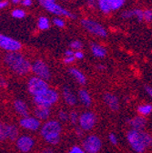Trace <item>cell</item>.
<instances>
[{"mask_svg": "<svg viewBox=\"0 0 152 153\" xmlns=\"http://www.w3.org/2000/svg\"><path fill=\"white\" fill-rule=\"evenodd\" d=\"M127 140L136 153H144L152 147V136L144 130L129 129L127 132Z\"/></svg>", "mask_w": 152, "mask_h": 153, "instance_id": "obj_1", "label": "cell"}, {"mask_svg": "<svg viewBox=\"0 0 152 153\" xmlns=\"http://www.w3.org/2000/svg\"><path fill=\"white\" fill-rule=\"evenodd\" d=\"M4 60L7 67L17 75H27L32 68V64L18 52H8L5 56Z\"/></svg>", "mask_w": 152, "mask_h": 153, "instance_id": "obj_2", "label": "cell"}, {"mask_svg": "<svg viewBox=\"0 0 152 153\" xmlns=\"http://www.w3.org/2000/svg\"><path fill=\"white\" fill-rule=\"evenodd\" d=\"M62 126L56 120H47L40 128V134L43 139L50 145H58L60 141Z\"/></svg>", "mask_w": 152, "mask_h": 153, "instance_id": "obj_3", "label": "cell"}, {"mask_svg": "<svg viewBox=\"0 0 152 153\" xmlns=\"http://www.w3.org/2000/svg\"><path fill=\"white\" fill-rule=\"evenodd\" d=\"M59 100V94L56 89L48 88L43 94L34 97L33 100L36 107H44V108H51L55 105Z\"/></svg>", "mask_w": 152, "mask_h": 153, "instance_id": "obj_4", "label": "cell"}, {"mask_svg": "<svg viewBox=\"0 0 152 153\" xmlns=\"http://www.w3.org/2000/svg\"><path fill=\"white\" fill-rule=\"evenodd\" d=\"M48 88L49 86L47 84V81L40 78H37L36 76L30 78L27 82V90L33 97H36V96L43 94Z\"/></svg>", "mask_w": 152, "mask_h": 153, "instance_id": "obj_5", "label": "cell"}, {"mask_svg": "<svg viewBox=\"0 0 152 153\" xmlns=\"http://www.w3.org/2000/svg\"><path fill=\"white\" fill-rule=\"evenodd\" d=\"M102 140L95 134L87 136L82 141V148L86 153H99L102 149Z\"/></svg>", "mask_w": 152, "mask_h": 153, "instance_id": "obj_6", "label": "cell"}, {"mask_svg": "<svg viewBox=\"0 0 152 153\" xmlns=\"http://www.w3.org/2000/svg\"><path fill=\"white\" fill-rule=\"evenodd\" d=\"M41 6H43L47 11L55 14L56 16H65L70 18H75V16L67 11V9L63 8L61 6L56 3V0H39Z\"/></svg>", "mask_w": 152, "mask_h": 153, "instance_id": "obj_7", "label": "cell"}, {"mask_svg": "<svg viewBox=\"0 0 152 153\" xmlns=\"http://www.w3.org/2000/svg\"><path fill=\"white\" fill-rule=\"evenodd\" d=\"M98 121L97 115L92 111H85L79 115V127L84 131H90L96 126Z\"/></svg>", "mask_w": 152, "mask_h": 153, "instance_id": "obj_8", "label": "cell"}, {"mask_svg": "<svg viewBox=\"0 0 152 153\" xmlns=\"http://www.w3.org/2000/svg\"><path fill=\"white\" fill-rule=\"evenodd\" d=\"M31 71L35 74L36 76L46 81H48L51 79L50 69H49L48 66L47 65V63L44 62L43 60H40V59L36 60L32 64Z\"/></svg>", "mask_w": 152, "mask_h": 153, "instance_id": "obj_9", "label": "cell"}, {"mask_svg": "<svg viewBox=\"0 0 152 153\" xmlns=\"http://www.w3.org/2000/svg\"><path fill=\"white\" fill-rule=\"evenodd\" d=\"M81 24H82L83 27L92 35H95L99 37L107 36V31L104 28V27L101 26L100 24H99L98 22L92 20V19L84 18V19H82Z\"/></svg>", "mask_w": 152, "mask_h": 153, "instance_id": "obj_10", "label": "cell"}, {"mask_svg": "<svg viewBox=\"0 0 152 153\" xmlns=\"http://www.w3.org/2000/svg\"><path fill=\"white\" fill-rule=\"evenodd\" d=\"M0 48L8 52H17L22 48L19 41L0 33Z\"/></svg>", "mask_w": 152, "mask_h": 153, "instance_id": "obj_11", "label": "cell"}, {"mask_svg": "<svg viewBox=\"0 0 152 153\" xmlns=\"http://www.w3.org/2000/svg\"><path fill=\"white\" fill-rule=\"evenodd\" d=\"M34 145H35L34 140L27 135L20 136L16 140V147L23 153H27L31 151V149L34 148Z\"/></svg>", "mask_w": 152, "mask_h": 153, "instance_id": "obj_12", "label": "cell"}, {"mask_svg": "<svg viewBox=\"0 0 152 153\" xmlns=\"http://www.w3.org/2000/svg\"><path fill=\"white\" fill-rule=\"evenodd\" d=\"M19 124L22 128L31 130V131H36L39 128H41V122L39 119L36 117H26L22 118L19 121Z\"/></svg>", "mask_w": 152, "mask_h": 153, "instance_id": "obj_13", "label": "cell"}, {"mask_svg": "<svg viewBox=\"0 0 152 153\" xmlns=\"http://www.w3.org/2000/svg\"><path fill=\"white\" fill-rule=\"evenodd\" d=\"M104 101L106 103V105L114 112H116L119 109V98L116 95H114L112 93H105L104 95Z\"/></svg>", "mask_w": 152, "mask_h": 153, "instance_id": "obj_14", "label": "cell"}, {"mask_svg": "<svg viewBox=\"0 0 152 153\" xmlns=\"http://www.w3.org/2000/svg\"><path fill=\"white\" fill-rule=\"evenodd\" d=\"M127 122L131 129L136 130H143L147 126V120L145 119V117L142 116H136L134 118L128 120Z\"/></svg>", "mask_w": 152, "mask_h": 153, "instance_id": "obj_15", "label": "cell"}, {"mask_svg": "<svg viewBox=\"0 0 152 153\" xmlns=\"http://www.w3.org/2000/svg\"><path fill=\"white\" fill-rule=\"evenodd\" d=\"M62 96L63 99L65 100V102L70 106V107H74L77 105L78 103V98L76 97V95L73 93V91L68 88V87H64L62 89Z\"/></svg>", "mask_w": 152, "mask_h": 153, "instance_id": "obj_16", "label": "cell"}, {"mask_svg": "<svg viewBox=\"0 0 152 153\" xmlns=\"http://www.w3.org/2000/svg\"><path fill=\"white\" fill-rule=\"evenodd\" d=\"M68 73L73 76L74 79L77 81L79 85H82V86L86 85L87 78L82 71H80L79 69L76 68H71L68 69Z\"/></svg>", "mask_w": 152, "mask_h": 153, "instance_id": "obj_17", "label": "cell"}, {"mask_svg": "<svg viewBox=\"0 0 152 153\" xmlns=\"http://www.w3.org/2000/svg\"><path fill=\"white\" fill-rule=\"evenodd\" d=\"M14 108L16 109V111L22 116L23 118L26 117H29V111H28V108L27 106V104L21 100H16L14 102Z\"/></svg>", "mask_w": 152, "mask_h": 153, "instance_id": "obj_18", "label": "cell"}, {"mask_svg": "<svg viewBox=\"0 0 152 153\" xmlns=\"http://www.w3.org/2000/svg\"><path fill=\"white\" fill-rule=\"evenodd\" d=\"M34 115L36 119L39 120H47L51 115V111L49 108L44 107H36L34 109Z\"/></svg>", "mask_w": 152, "mask_h": 153, "instance_id": "obj_19", "label": "cell"}, {"mask_svg": "<svg viewBox=\"0 0 152 153\" xmlns=\"http://www.w3.org/2000/svg\"><path fill=\"white\" fill-rule=\"evenodd\" d=\"M79 102L86 108H89L92 104V99L89 92L87 89H80L78 93Z\"/></svg>", "mask_w": 152, "mask_h": 153, "instance_id": "obj_20", "label": "cell"}, {"mask_svg": "<svg viewBox=\"0 0 152 153\" xmlns=\"http://www.w3.org/2000/svg\"><path fill=\"white\" fill-rule=\"evenodd\" d=\"M90 49L92 54L96 57H98V59H103V57L107 56V49L98 44L92 43L90 45Z\"/></svg>", "mask_w": 152, "mask_h": 153, "instance_id": "obj_21", "label": "cell"}, {"mask_svg": "<svg viewBox=\"0 0 152 153\" xmlns=\"http://www.w3.org/2000/svg\"><path fill=\"white\" fill-rule=\"evenodd\" d=\"M7 139L11 140H16L18 138V129L15 125H8L7 124Z\"/></svg>", "mask_w": 152, "mask_h": 153, "instance_id": "obj_22", "label": "cell"}, {"mask_svg": "<svg viewBox=\"0 0 152 153\" xmlns=\"http://www.w3.org/2000/svg\"><path fill=\"white\" fill-rule=\"evenodd\" d=\"M138 113L142 117H147L152 113V105L151 104H141L137 108Z\"/></svg>", "mask_w": 152, "mask_h": 153, "instance_id": "obj_23", "label": "cell"}, {"mask_svg": "<svg viewBox=\"0 0 152 153\" xmlns=\"http://www.w3.org/2000/svg\"><path fill=\"white\" fill-rule=\"evenodd\" d=\"M98 3H99V7L100 10L103 13L108 14L110 11H112L111 0H98Z\"/></svg>", "mask_w": 152, "mask_h": 153, "instance_id": "obj_24", "label": "cell"}, {"mask_svg": "<svg viewBox=\"0 0 152 153\" xmlns=\"http://www.w3.org/2000/svg\"><path fill=\"white\" fill-rule=\"evenodd\" d=\"M37 26H39V28L41 30H47L49 28V21L47 17L41 16L39 19V22H37Z\"/></svg>", "mask_w": 152, "mask_h": 153, "instance_id": "obj_25", "label": "cell"}, {"mask_svg": "<svg viewBox=\"0 0 152 153\" xmlns=\"http://www.w3.org/2000/svg\"><path fill=\"white\" fill-rule=\"evenodd\" d=\"M7 139V124L0 121V141H4Z\"/></svg>", "mask_w": 152, "mask_h": 153, "instance_id": "obj_26", "label": "cell"}, {"mask_svg": "<svg viewBox=\"0 0 152 153\" xmlns=\"http://www.w3.org/2000/svg\"><path fill=\"white\" fill-rule=\"evenodd\" d=\"M79 115L77 112L72 111L69 113V121L72 125L79 124Z\"/></svg>", "mask_w": 152, "mask_h": 153, "instance_id": "obj_27", "label": "cell"}, {"mask_svg": "<svg viewBox=\"0 0 152 153\" xmlns=\"http://www.w3.org/2000/svg\"><path fill=\"white\" fill-rule=\"evenodd\" d=\"M126 0H111V8L112 10H118L125 4Z\"/></svg>", "mask_w": 152, "mask_h": 153, "instance_id": "obj_28", "label": "cell"}, {"mask_svg": "<svg viewBox=\"0 0 152 153\" xmlns=\"http://www.w3.org/2000/svg\"><path fill=\"white\" fill-rule=\"evenodd\" d=\"M83 45H82V42L79 41V40H74L70 43V48L71 49L73 50H77V51H79L81 50Z\"/></svg>", "mask_w": 152, "mask_h": 153, "instance_id": "obj_29", "label": "cell"}, {"mask_svg": "<svg viewBox=\"0 0 152 153\" xmlns=\"http://www.w3.org/2000/svg\"><path fill=\"white\" fill-rule=\"evenodd\" d=\"M58 117H59V120L62 122H66V121L69 120V114L67 112H66L65 110H60L59 112Z\"/></svg>", "mask_w": 152, "mask_h": 153, "instance_id": "obj_30", "label": "cell"}, {"mask_svg": "<svg viewBox=\"0 0 152 153\" xmlns=\"http://www.w3.org/2000/svg\"><path fill=\"white\" fill-rule=\"evenodd\" d=\"M12 16L16 18H23L26 16V14H25V11L22 9H15L12 12Z\"/></svg>", "mask_w": 152, "mask_h": 153, "instance_id": "obj_31", "label": "cell"}, {"mask_svg": "<svg viewBox=\"0 0 152 153\" xmlns=\"http://www.w3.org/2000/svg\"><path fill=\"white\" fill-rule=\"evenodd\" d=\"M134 16L138 18L139 22L144 20V11L141 9H134Z\"/></svg>", "mask_w": 152, "mask_h": 153, "instance_id": "obj_32", "label": "cell"}, {"mask_svg": "<svg viewBox=\"0 0 152 153\" xmlns=\"http://www.w3.org/2000/svg\"><path fill=\"white\" fill-rule=\"evenodd\" d=\"M108 140L110 141V143L114 146H117L119 144V138L118 136L116 135V134L114 133H110L108 135Z\"/></svg>", "mask_w": 152, "mask_h": 153, "instance_id": "obj_33", "label": "cell"}, {"mask_svg": "<svg viewBox=\"0 0 152 153\" xmlns=\"http://www.w3.org/2000/svg\"><path fill=\"white\" fill-rule=\"evenodd\" d=\"M67 153H86V151L83 149L82 147L79 146H73Z\"/></svg>", "mask_w": 152, "mask_h": 153, "instance_id": "obj_34", "label": "cell"}, {"mask_svg": "<svg viewBox=\"0 0 152 153\" xmlns=\"http://www.w3.org/2000/svg\"><path fill=\"white\" fill-rule=\"evenodd\" d=\"M144 19L147 22H151L152 21V10L147 9L144 11Z\"/></svg>", "mask_w": 152, "mask_h": 153, "instance_id": "obj_35", "label": "cell"}, {"mask_svg": "<svg viewBox=\"0 0 152 153\" xmlns=\"http://www.w3.org/2000/svg\"><path fill=\"white\" fill-rule=\"evenodd\" d=\"M55 26H56L58 27H65V21L63 20V19L61 18H59V17H56V18H54V20H53Z\"/></svg>", "mask_w": 152, "mask_h": 153, "instance_id": "obj_36", "label": "cell"}, {"mask_svg": "<svg viewBox=\"0 0 152 153\" xmlns=\"http://www.w3.org/2000/svg\"><path fill=\"white\" fill-rule=\"evenodd\" d=\"M134 16V10H126L122 13V17L124 18H130Z\"/></svg>", "mask_w": 152, "mask_h": 153, "instance_id": "obj_37", "label": "cell"}, {"mask_svg": "<svg viewBox=\"0 0 152 153\" xmlns=\"http://www.w3.org/2000/svg\"><path fill=\"white\" fill-rule=\"evenodd\" d=\"M76 60L75 59V56H65V59H64V63L67 64V65H70L72 63H74Z\"/></svg>", "mask_w": 152, "mask_h": 153, "instance_id": "obj_38", "label": "cell"}, {"mask_svg": "<svg viewBox=\"0 0 152 153\" xmlns=\"http://www.w3.org/2000/svg\"><path fill=\"white\" fill-rule=\"evenodd\" d=\"M74 56H75V59H79V60H81V59H84V53H83L81 50H79V51H76Z\"/></svg>", "mask_w": 152, "mask_h": 153, "instance_id": "obj_39", "label": "cell"}, {"mask_svg": "<svg viewBox=\"0 0 152 153\" xmlns=\"http://www.w3.org/2000/svg\"><path fill=\"white\" fill-rule=\"evenodd\" d=\"M76 135H77L79 138H82L83 137V134H84V130L81 128H79V127H78L77 128H76Z\"/></svg>", "mask_w": 152, "mask_h": 153, "instance_id": "obj_40", "label": "cell"}, {"mask_svg": "<svg viewBox=\"0 0 152 153\" xmlns=\"http://www.w3.org/2000/svg\"><path fill=\"white\" fill-rule=\"evenodd\" d=\"M7 86H8V83H7V79H5L3 78H0V87L6 88H7Z\"/></svg>", "mask_w": 152, "mask_h": 153, "instance_id": "obj_41", "label": "cell"}, {"mask_svg": "<svg viewBox=\"0 0 152 153\" xmlns=\"http://www.w3.org/2000/svg\"><path fill=\"white\" fill-rule=\"evenodd\" d=\"M75 55V52L73 49L69 48V49H67L66 52H65V56H74Z\"/></svg>", "mask_w": 152, "mask_h": 153, "instance_id": "obj_42", "label": "cell"}, {"mask_svg": "<svg viewBox=\"0 0 152 153\" xmlns=\"http://www.w3.org/2000/svg\"><path fill=\"white\" fill-rule=\"evenodd\" d=\"M145 89H146V92L148 94L149 97L152 99V87H149V86H146L145 87Z\"/></svg>", "mask_w": 152, "mask_h": 153, "instance_id": "obj_43", "label": "cell"}, {"mask_svg": "<svg viewBox=\"0 0 152 153\" xmlns=\"http://www.w3.org/2000/svg\"><path fill=\"white\" fill-rule=\"evenodd\" d=\"M22 4L26 7H29L32 4V0H22Z\"/></svg>", "mask_w": 152, "mask_h": 153, "instance_id": "obj_44", "label": "cell"}, {"mask_svg": "<svg viewBox=\"0 0 152 153\" xmlns=\"http://www.w3.org/2000/svg\"><path fill=\"white\" fill-rule=\"evenodd\" d=\"M42 153H55V152H54L53 149H51V148H46V149H43Z\"/></svg>", "mask_w": 152, "mask_h": 153, "instance_id": "obj_45", "label": "cell"}, {"mask_svg": "<svg viewBox=\"0 0 152 153\" xmlns=\"http://www.w3.org/2000/svg\"><path fill=\"white\" fill-rule=\"evenodd\" d=\"M7 5H8V2L7 1H0V9L6 7Z\"/></svg>", "mask_w": 152, "mask_h": 153, "instance_id": "obj_46", "label": "cell"}, {"mask_svg": "<svg viewBox=\"0 0 152 153\" xmlns=\"http://www.w3.org/2000/svg\"><path fill=\"white\" fill-rule=\"evenodd\" d=\"M21 1V0H12L13 3H19Z\"/></svg>", "mask_w": 152, "mask_h": 153, "instance_id": "obj_47", "label": "cell"}, {"mask_svg": "<svg viewBox=\"0 0 152 153\" xmlns=\"http://www.w3.org/2000/svg\"><path fill=\"white\" fill-rule=\"evenodd\" d=\"M87 1H88L90 4H93V3H95V1H96V0H87Z\"/></svg>", "mask_w": 152, "mask_h": 153, "instance_id": "obj_48", "label": "cell"}, {"mask_svg": "<svg viewBox=\"0 0 152 153\" xmlns=\"http://www.w3.org/2000/svg\"><path fill=\"white\" fill-rule=\"evenodd\" d=\"M99 69H105V68H104L103 66H99Z\"/></svg>", "mask_w": 152, "mask_h": 153, "instance_id": "obj_49", "label": "cell"}]
</instances>
